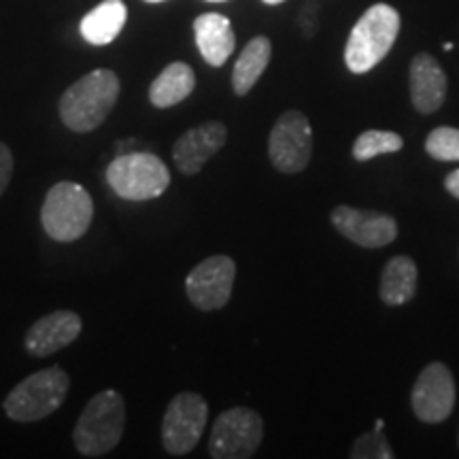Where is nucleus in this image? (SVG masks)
I'll return each instance as SVG.
<instances>
[{
	"mask_svg": "<svg viewBox=\"0 0 459 459\" xmlns=\"http://www.w3.org/2000/svg\"><path fill=\"white\" fill-rule=\"evenodd\" d=\"M445 189H446V192L451 194L453 198H457V200H459V169H457V170H453V172H449V175H446V179H445Z\"/></svg>",
	"mask_w": 459,
	"mask_h": 459,
	"instance_id": "nucleus-25",
	"label": "nucleus"
},
{
	"mask_svg": "<svg viewBox=\"0 0 459 459\" xmlns=\"http://www.w3.org/2000/svg\"><path fill=\"white\" fill-rule=\"evenodd\" d=\"M404 147L400 134L389 130H366L353 143V158L358 162H368V160L383 156V153H395Z\"/></svg>",
	"mask_w": 459,
	"mask_h": 459,
	"instance_id": "nucleus-21",
	"label": "nucleus"
},
{
	"mask_svg": "<svg viewBox=\"0 0 459 459\" xmlns=\"http://www.w3.org/2000/svg\"><path fill=\"white\" fill-rule=\"evenodd\" d=\"M119 77L108 68H96L82 79H77L57 102L62 124L71 132L85 134L100 128L117 105L119 99Z\"/></svg>",
	"mask_w": 459,
	"mask_h": 459,
	"instance_id": "nucleus-1",
	"label": "nucleus"
},
{
	"mask_svg": "<svg viewBox=\"0 0 459 459\" xmlns=\"http://www.w3.org/2000/svg\"><path fill=\"white\" fill-rule=\"evenodd\" d=\"M126 428V402L115 389H105L88 402L73 429L74 449L83 457H100L113 451Z\"/></svg>",
	"mask_w": 459,
	"mask_h": 459,
	"instance_id": "nucleus-3",
	"label": "nucleus"
},
{
	"mask_svg": "<svg viewBox=\"0 0 459 459\" xmlns=\"http://www.w3.org/2000/svg\"><path fill=\"white\" fill-rule=\"evenodd\" d=\"M353 459H392L394 451L389 446L383 429H375V432L364 434L358 438L351 446Z\"/></svg>",
	"mask_w": 459,
	"mask_h": 459,
	"instance_id": "nucleus-23",
	"label": "nucleus"
},
{
	"mask_svg": "<svg viewBox=\"0 0 459 459\" xmlns=\"http://www.w3.org/2000/svg\"><path fill=\"white\" fill-rule=\"evenodd\" d=\"M82 330L83 321L74 311H51L26 332L24 347L32 358H49L51 353H57L77 341Z\"/></svg>",
	"mask_w": 459,
	"mask_h": 459,
	"instance_id": "nucleus-14",
	"label": "nucleus"
},
{
	"mask_svg": "<svg viewBox=\"0 0 459 459\" xmlns=\"http://www.w3.org/2000/svg\"><path fill=\"white\" fill-rule=\"evenodd\" d=\"M313 156V128L308 117L298 108H290L274 122L268 136V158L274 169L294 175L308 166Z\"/></svg>",
	"mask_w": 459,
	"mask_h": 459,
	"instance_id": "nucleus-9",
	"label": "nucleus"
},
{
	"mask_svg": "<svg viewBox=\"0 0 459 459\" xmlns=\"http://www.w3.org/2000/svg\"><path fill=\"white\" fill-rule=\"evenodd\" d=\"M194 37H196L200 56L211 66L226 65L228 57L234 54V48H237L232 24L221 13L198 15L194 20Z\"/></svg>",
	"mask_w": 459,
	"mask_h": 459,
	"instance_id": "nucleus-16",
	"label": "nucleus"
},
{
	"mask_svg": "<svg viewBox=\"0 0 459 459\" xmlns=\"http://www.w3.org/2000/svg\"><path fill=\"white\" fill-rule=\"evenodd\" d=\"M209 406L200 394L183 392L170 400L162 419V445L172 457L187 455L203 438Z\"/></svg>",
	"mask_w": 459,
	"mask_h": 459,
	"instance_id": "nucleus-7",
	"label": "nucleus"
},
{
	"mask_svg": "<svg viewBox=\"0 0 459 459\" xmlns=\"http://www.w3.org/2000/svg\"><path fill=\"white\" fill-rule=\"evenodd\" d=\"M145 3H162V0H145Z\"/></svg>",
	"mask_w": 459,
	"mask_h": 459,
	"instance_id": "nucleus-28",
	"label": "nucleus"
},
{
	"mask_svg": "<svg viewBox=\"0 0 459 459\" xmlns=\"http://www.w3.org/2000/svg\"><path fill=\"white\" fill-rule=\"evenodd\" d=\"M209 3H223V0H209Z\"/></svg>",
	"mask_w": 459,
	"mask_h": 459,
	"instance_id": "nucleus-29",
	"label": "nucleus"
},
{
	"mask_svg": "<svg viewBox=\"0 0 459 459\" xmlns=\"http://www.w3.org/2000/svg\"><path fill=\"white\" fill-rule=\"evenodd\" d=\"M107 183L119 198L143 203L162 196L170 186V172L156 153L130 152L108 164Z\"/></svg>",
	"mask_w": 459,
	"mask_h": 459,
	"instance_id": "nucleus-6",
	"label": "nucleus"
},
{
	"mask_svg": "<svg viewBox=\"0 0 459 459\" xmlns=\"http://www.w3.org/2000/svg\"><path fill=\"white\" fill-rule=\"evenodd\" d=\"M455 378L449 366L443 361H432L419 372L415 385H412L411 404L419 421L440 423L449 419L455 406Z\"/></svg>",
	"mask_w": 459,
	"mask_h": 459,
	"instance_id": "nucleus-11",
	"label": "nucleus"
},
{
	"mask_svg": "<svg viewBox=\"0 0 459 459\" xmlns=\"http://www.w3.org/2000/svg\"><path fill=\"white\" fill-rule=\"evenodd\" d=\"M228 141V128L221 122H206L183 132L172 147V162L181 175L192 177L204 169Z\"/></svg>",
	"mask_w": 459,
	"mask_h": 459,
	"instance_id": "nucleus-13",
	"label": "nucleus"
},
{
	"mask_svg": "<svg viewBox=\"0 0 459 459\" xmlns=\"http://www.w3.org/2000/svg\"><path fill=\"white\" fill-rule=\"evenodd\" d=\"M196 88V73L186 62H172L149 85V100L156 108L179 105Z\"/></svg>",
	"mask_w": 459,
	"mask_h": 459,
	"instance_id": "nucleus-18",
	"label": "nucleus"
},
{
	"mask_svg": "<svg viewBox=\"0 0 459 459\" xmlns=\"http://www.w3.org/2000/svg\"><path fill=\"white\" fill-rule=\"evenodd\" d=\"M400 32V13L392 4L377 3L359 17L349 34L344 62L355 74H364L392 51Z\"/></svg>",
	"mask_w": 459,
	"mask_h": 459,
	"instance_id": "nucleus-2",
	"label": "nucleus"
},
{
	"mask_svg": "<svg viewBox=\"0 0 459 459\" xmlns=\"http://www.w3.org/2000/svg\"><path fill=\"white\" fill-rule=\"evenodd\" d=\"M237 264L228 255H211L194 266L186 279L189 302L200 311H220L232 298Z\"/></svg>",
	"mask_w": 459,
	"mask_h": 459,
	"instance_id": "nucleus-10",
	"label": "nucleus"
},
{
	"mask_svg": "<svg viewBox=\"0 0 459 459\" xmlns=\"http://www.w3.org/2000/svg\"><path fill=\"white\" fill-rule=\"evenodd\" d=\"M412 107L421 115H432L445 105L446 73L434 56L417 54L409 71Z\"/></svg>",
	"mask_w": 459,
	"mask_h": 459,
	"instance_id": "nucleus-15",
	"label": "nucleus"
},
{
	"mask_svg": "<svg viewBox=\"0 0 459 459\" xmlns=\"http://www.w3.org/2000/svg\"><path fill=\"white\" fill-rule=\"evenodd\" d=\"M128 20V7L124 0H102L90 13L82 17L79 32L90 45H108L119 37Z\"/></svg>",
	"mask_w": 459,
	"mask_h": 459,
	"instance_id": "nucleus-17",
	"label": "nucleus"
},
{
	"mask_svg": "<svg viewBox=\"0 0 459 459\" xmlns=\"http://www.w3.org/2000/svg\"><path fill=\"white\" fill-rule=\"evenodd\" d=\"M71 378L60 366H49L17 383L3 402L9 419L17 423H34L54 415L65 404Z\"/></svg>",
	"mask_w": 459,
	"mask_h": 459,
	"instance_id": "nucleus-4",
	"label": "nucleus"
},
{
	"mask_svg": "<svg viewBox=\"0 0 459 459\" xmlns=\"http://www.w3.org/2000/svg\"><path fill=\"white\" fill-rule=\"evenodd\" d=\"M273 43L268 37H255L240 51L232 71V90L237 96H247L260 82V77L271 65Z\"/></svg>",
	"mask_w": 459,
	"mask_h": 459,
	"instance_id": "nucleus-19",
	"label": "nucleus"
},
{
	"mask_svg": "<svg viewBox=\"0 0 459 459\" xmlns=\"http://www.w3.org/2000/svg\"><path fill=\"white\" fill-rule=\"evenodd\" d=\"M383 426H385V421H383V419H378V421H377V429H383Z\"/></svg>",
	"mask_w": 459,
	"mask_h": 459,
	"instance_id": "nucleus-27",
	"label": "nucleus"
},
{
	"mask_svg": "<svg viewBox=\"0 0 459 459\" xmlns=\"http://www.w3.org/2000/svg\"><path fill=\"white\" fill-rule=\"evenodd\" d=\"M330 220L344 238L366 249H381L398 237V223L394 217L378 211H361L341 204L332 211Z\"/></svg>",
	"mask_w": 459,
	"mask_h": 459,
	"instance_id": "nucleus-12",
	"label": "nucleus"
},
{
	"mask_svg": "<svg viewBox=\"0 0 459 459\" xmlns=\"http://www.w3.org/2000/svg\"><path fill=\"white\" fill-rule=\"evenodd\" d=\"M417 266L411 257H392L381 274V287H378L381 300L387 307H400V304L411 302L417 291Z\"/></svg>",
	"mask_w": 459,
	"mask_h": 459,
	"instance_id": "nucleus-20",
	"label": "nucleus"
},
{
	"mask_svg": "<svg viewBox=\"0 0 459 459\" xmlns=\"http://www.w3.org/2000/svg\"><path fill=\"white\" fill-rule=\"evenodd\" d=\"M13 169H15L13 153H11L9 145H4V143L0 141V196L7 192L9 183L13 179Z\"/></svg>",
	"mask_w": 459,
	"mask_h": 459,
	"instance_id": "nucleus-24",
	"label": "nucleus"
},
{
	"mask_svg": "<svg viewBox=\"0 0 459 459\" xmlns=\"http://www.w3.org/2000/svg\"><path fill=\"white\" fill-rule=\"evenodd\" d=\"M426 152L438 162H459V128L440 126L429 132L426 139Z\"/></svg>",
	"mask_w": 459,
	"mask_h": 459,
	"instance_id": "nucleus-22",
	"label": "nucleus"
},
{
	"mask_svg": "<svg viewBox=\"0 0 459 459\" xmlns=\"http://www.w3.org/2000/svg\"><path fill=\"white\" fill-rule=\"evenodd\" d=\"M262 3H266V4H281V3H285V0H262Z\"/></svg>",
	"mask_w": 459,
	"mask_h": 459,
	"instance_id": "nucleus-26",
	"label": "nucleus"
},
{
	"mask_svg": "<svg viewBox=\"0 0 459 459\" xmlns=\"http://www.w3.org/2000/svg\"><path fill=\"white\" fill-rule=\"evenodd\" d=\"M94 220L90 192L74 181H60L49 189L41 209V223L49 238L73 243L88 232Z\"/></svg>",
	"mask_w": 459,
	"mask_h": 459,
	"instance_id": "nucleus-5",
	"label": "nucleus"
},
{
	"mask_svg": "<svg viewBox=\"0 0 459 459\" xmlns=\"http://www.w3.org/2000/svg\"><path fill=\"white\" fill-rule=\"evenodd\" d=\"M264 438V421L255 411L234 406L221 412L209 438V455L213 459H247L257 451Z\"/></svg>",
	"mask_w": 459,
	"mask_h": 459,
	"instance_id": "nucleus-8",
	"label": "nucleus"
}]
</instances>
